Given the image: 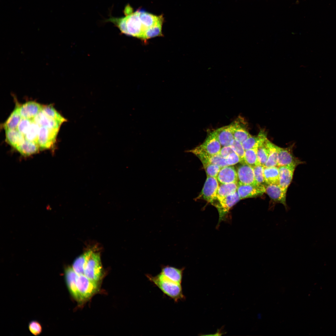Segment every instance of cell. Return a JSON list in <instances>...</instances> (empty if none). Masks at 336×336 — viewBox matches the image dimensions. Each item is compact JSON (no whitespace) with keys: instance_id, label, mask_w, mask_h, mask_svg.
Masks as SVG:
<instances>
[{"instance_id":"6da1fadb","label":"cell","mask_w":336,"mask_h":336,"mask_svg":"<svg viewBox=\"0 0 336 336\" xmlns=\"http://www.w3.org/2000/svg\"><path fill=\"white\" fill-rule=\"evenodd\" d=\"M125 16L121 17H110L106 22L113 23L121 32L125 35L142 39L145 30L140 20L138 11L132 12L129 5L124 10Z\"/></svg>"},{"instance_id":"7a4b0ae2","label":"cell","mask_w":336,"mask_h":336,"mask_svg":"<svg viewBox=\"0 0 336 336\" xmlns=\"http://www.w3.org/2000/svg\"><path fill=\"white\" fill-rule=\"evenodd\" d=\"M146 276L150 282L175 302L184 298L181 284L169 280L160 273L155 276L149 274Z\"/></svg>"},{"instance_id":"3957f363","label":"cell","mask_w":336,"mask_h":336,"mask_svg":"<svg viewBox=\"0 0 336 336\" xmlns=\"http://www.w3.org/2000/svg\"><path fill=\"white\" fill-rule=\"evenodd\" d=\"M102 272L100 254L92 251L87 259L84 275L90 279L97 282L102 277Z\"/></svg>"},{"instance_id":"277c9868","label":"cell","mask_w":336,"mask_h":336,"mask_svg":"<svg viewBox=\"0 0 336 336\" xmlns=\"http://www.w3.org/2000/svg\"><path fill=\"white\" fill-rule=\"evenodd\" d=\"M221 145L214 131L210 133L205 141L201 145L194 148L186 151L194 154L197 152L203 153L210 156L219 153Z\"/></svg>"},{"instance_id":"5b68a950","label":"cell","mask_w":336,"mask_h":336,"mask_svg":"<svg viewBox=\"0 0 336 336\" xmlns=\"http://www.w3.org/2000/svg\"><path fill=\"white\" fill-rule=\"evenodd\" d=\"M77 284L82 301L91 297L98 289L97 282L90 279L85 275H78Z\"/></svg>"},{"instance_id":"8992f818","label":"cell","mask_w":336,"mask_h":336,"mask_svg":"<svg viewBox=\"0 0 336 336\" xmlns=\"http://www.w3.org/2000/svg\"><path fill=\"white\" fill-rule=\"evenodd\" d=\"M216 178L207 176L202 190L197 199H203L212 204L217 199L219 186Z\"/></svg>"},{"instance_id":"52a82bcc","label":"cell","mask_w":336,"mask_h":336,"mask_svg":"<svg viewBox=\"0 0 336 336\" xmlns=\"http://www.w3.org/2000/svg\"><path fill=\"white\" fill-rule=\"evenodd\" d=\"M240 199L236 191L213 204L217 208L219 212V219L218 224L225 219L230 209Z\"/></svg>"},{"instance_id":"ba28073f","label":"cell","mask_w":336,"mask_h":336,"mask_svg":"<svg viewBox=\"0 0 336 336\" xmlns=\"http://www.w3.org/2000/svg\"><path fill=\"white\" fill-rule=\"evenodd\" d=\"M59 129L40 127L38 144L42 149H48L54 144Z\"/></svg>"},{"instance_id":"9c48e42d","label":"cell","mask_w":336,"mask_h":336,"mask_svg":"<svg viewBox=\"0 0 336 336\" xmlns=\"http://www.w3.org/2000/svg\"><path fill=\"white\" fill-rule=\"evenodd\" d=\"M237 184V191L240 199L260 196L265 193V186L263 185Z\"/></svg>"},{"instance_id":"30bf717a","label":"cell","mask_w":336,"mask_h":336,"mask_svg":"<svg viewBox=\"0 0 336 336\" xmlns=\"http://www.w3.org/2000/svg\"><path fill=\"white\" fill-rule=\"evenodd\" d=\"M278 159L277 166L295 165L296 166L304 163L293 153L292 147L282 148L278 146Z\"/></svg>"},{"instance_id":"8fae6325","label":"cell","mask_w":336,"mask_h":336,"mask_svg":"<svg viewBox=\"0 0 336 336\" xmlns=\"http://www.w3.org/2000/svg\"><path fill=\"white\" fill-rule=\"evenodd\" d=\"M64 273L66 284L70 294L77 301H83L77 286V279L78 275L72 267L69 266L65 268Z\"/></svg>"},{"instance_id":"7c38bea8","label":"cell","mask_w":336,"mask_h":336,"mask_svg":"<svg viewBox=\"0 0 336 336\" xmlns=\"http://www.w3.org/2000/svg\"><path fill=\"white\" fill-rule=\"evenodd\" d=\"M237 173V183L244 184L256 185L253 167L245 163H243L238 168Z\"/></svg>"},{"instance_id":"4fadbf2b","label":"cell","mask_w":336,"mask_h":336,"mask_svg":"<svg viewBox=\"0 0 336 336\" xmlns=\"http://www.w3.org/2000/svg\"><path fill=\"white\" fill-rule=\"evenodd\" d=\"M287 190L275 184H267L265 186V193L274 202L282 204L286 209V195Z\"/></svg>"},{"instance_id":"5bb4252c","label":"cell","mask_w":336,"mask_h":336,"mask_svg":"<svg viewBox=\"0 0 336 336\" xmlns=\"http://www.w3.org/2000/svg\"><path fill=\"white\" fill-rule=\"evenodd\" d=\"M43 105L34 101L26 102L16 108L22 118L33 119L42 109Z\"/></svg>"},{"instance_id":"9a60e30c","label":"cell","mask_w":336,"mask_h":336,"mask_svg":"<svg viewBox=\"0 0 336 336\" xmlns=\"http://www.w3.org/2000/svg\"><path fill=\"white\" fill-rule=\"evenodd\" d=\"M297 166L288 165L278 167L279 177V185L287 190L292 180L294 172Z\"/></svg>"},{"instance_id":"2e32d148","label":"cell","mask_w":336,"mask_h":336,"mask_svg":"<svg viewBox=\"0 0 336 336\" xmlns=\"http://www.w3.org/2000/svg\"><path fill=\"white\" fill-rule=\"evenodd\" d=\"M217 178L221 184L237 183L238 181L237 172L234 168L231 166L221 168Z\"/></svg>"},{"instance_id":"e0dca14e","label":"cell","mask_w":336,"mask_h":336,"mask_svg":"<svg viewBox=\"0 0 336 336\" xmlns=\"http://www.w3.org/2000/svg\"><path fill=\"white\" fill-rule=\"evenodd\" d=\"M184 268H179L169 266H164L161 268V274L167 278L176 283L181 284Z\"/></svg>"},{"instance_id":"ac0fdd59","label":"cell","mask_w":336,"mask_h":336,"mask_svg":"<svg viewBox=\"0 0 336 336\" xmlns=\"http://www.w3.org/2000/svg\"><path fill=\"white\" fill-rule=\"evenodd\" d=\"M214 132L223 147L230 146L231 142L234 139L231 124L219 128Z\"/></svg>"},{"instance_id":"d6986e66","label":"cell","mask_w":336,"mask_h":336,"mask_svg":"<svg viewBox=\"0 0 336 336\" xmlns=\"http://www.w3.org/2000/svg\"><path fill=\"white\" fill-rule=\"evenodd\" d=\"M33 121L40 127L59 129L61 124L45 114L42 110L33 119Z\"/></svg>"},{"instance_id":"ffe728a7","label":"cell","mask_w":336,"mask_h":336,"mask_svg":"<svg viewBox=\"0 0 336 336\" xmlns=\"http://www.w3.org/2000/svg\"><path fill=\"white\" fill-rule=\"evenodd\" d=\"M239 119L236 120L231 125L234 139L242 143L251 135L244 126V124L240 122Z\"/></svg>"},{"instance_id":"44dd1931","label":"cell","mask_w":336,"mask_h":336,"mask_svg":"<svg viewBox=\"0 0 336 336\" xmlns=\"http://www.w3.org/2000/svg\"><path fill=\"white\" fill-rule=\"evenodd\" d=\"M138 11L140 20L145 31L148 28L159 22L163 21V17L161 16H157L142 10H138Z\"/></svg>"},{"instance_id":"7402d4cb","label":"cell","mask_w":336,"mask_h":336,"mask_svg":"<svg viewBox=\"0 0 336 336\" xmlns=\"http://www.w3.org/2000/svg\"><path fill=\"white\" fill-rule=\"evenodd\" d=\"M264 174L267 184L279 185V172L278 166H264Z\"/></svg>"},{"instance_id":"603a6c76","label":"cell","mask_w":336,"mask_h":336,"mask_svg":"<svg viewBox=\"0 0 336 336\" xmlns=\"http://www.w3.org/2000/svg\"><path fill=\"white\" fill-rule=\"evenodd\" d=\"M267 139L265 132L262 130L257 135H251L242 143L244 149L246 150L258 147Z\"/></svg>"},{"instance_id":"cb8c5ba5","label":"cell","mask_w":336,"mask_h":336,"mask_svg":"<svg viewBox=\"0 0 336 336\" xmlns=\"http://www.w3.org/2000/svg\"><path fill=\"white\" fill-rule=\"evenodd\" d=\"M5 130L7 142L15 148L25 140V136L17 129Z\"/></svg>"},{"instance_id":"d4e9b609","label":"cell","mask_w":336,"mask_h":336,"mask_svg":"<svg viewBox=\"0 0 336 336\" xmlns=\"http://www.w3.org/2000/svg\"><path fill=\"white\" fill-rule=\"evenodd\" d=\"M92 250H89L77 257L73 262L72 268L78 275H84L85 269L88 258Z\"/></svg>"},{"instance_id":"484cf974","label":"cell","mask_w":336,"mask_h":336,"mask_svg":"<svg viewBox=\"0 0 336 336\" xmlns=\"http://www.w3.org/2000/svg\"><path fill=\"white\" fill-rule=\"evenodd\" d=\"M237 183L221 184L218 189L216 201L217 202L220 201L227 196L237 191Z\"/></svg>"},{"instance_id":"4316f807","label":"cell","mask_w":336,"mask_h":336,"mask_svg":"<svg viewBox=\"0 0 336 336\" xmlns=\"http://www.w3.org/2000/svg\"><path fill=\"white\" fill-rule=\"evenodd\" d=\"M266 142L269 150V155L264 167L277 166L278 155V146L267 139L266 140Z\"/></svg>"},{"instance_id":"83f0119b","label":"cell","mask_w":336,"mask_h":336,"mask_svg":"<svg viewBox=\"0 0 336 336\" xmlns=\"http://www.w3.org/2000/svg\"><path fill=\"white\" fill-rule=\"evenodd\" d=\"M39 147L35 142L25 139V141L16 149L22 155L28 156L37 152Z\"/></svg>"},{"instance_id":"f1b7e54d","label":"cell","mask_w":336,"mask_h":336,"mask_svg":"<svg viewBox=\"0 0 336 336\" xmlns=\"http://www.w3.org/2000/svg\"><path fill=\"white\" fill-rule=\"evenodd\" d=\"M22 118L16 108L3 124V127L5 130L16 129Z\"/></svg>"},{"instance_id":"f546056e","label":"cell","mask_w":336,"mask_h":336,"mask_svg":"<svg viewBox=\"0 0 336 336\" xmlns=\"http://www.w3.org/2000/svg\"><path fill=\"white\" fill-rule=\"evenodd\" d=\"M257 147L245 150L244 161L245 163L253 167L261 165L259 161L257 155Z\"/></svg>"},{"instance_id":"4dcf8cb0","label":"cell","mask_w":336,"mask_h":336,"mask_svg":"<svg viewBox=\"0 0 336 336\" xmlns=\"http://www.w3.org/2000/svg\"><path fill=\"white\" fill-rule=\"evenodd\" d=\"M46 115L62 124L67 121L66 119L61 116L50 105L43 106L41 110Z\"/></svg>"},{"instance_id":"1f68e13d","label":"cell","mask_w":336,"mask_h":336,"mask_svg":"<svg viewBox=\"0 0 336 336\" xmlns=\"http://www.w3.org/2000/svg\"><path fill=\"white\" fill-rule=\"evenodd\" d=\"M40 128V127L33 120L25 136V139L35 142L38 144V139Z\"/></svg>"},{"instance_id":"d6a6232c","label":"cell","mask_w":336,"mask_h":336,"mask_svg":"<svg viewBox=\"0 0 336 336\" xmlns=\"http://www.w3.org/2000/svg\"><path fill=\"white\" fill-rule=\"evenodd\" d=\"M266 140L258 146L257 149L259 161L260 164L264 166L268 160L269 155V150L266 143Z\"/></svg>"},{"instance_id":"836d02e7","label":"cell","mask_w":336,"mask_h":336,"mask_svg":"<svg viewBox=\"0 0 336 336\" xmlns=\"http://www.w3.org/2000/svg\"><path fill=\"white\" fill-rule=\"evenodd\" d=\"M162 22H159L148 28L145 32L142 39L146 40L161 35Z\"/></svg>"},{"instance_id":"e575fe53","label":"cell","mask_w":336,"mask_h":336,"mask_svg":"<svg viewBox=\"0 0 336 336\" xmlns=\"http://www.w3.org/2000/svg\"><path fill=\"white\" fill-rule=\"evenodd\" d=\"M230 146L239 156L240 159V162L242 164L245 163L244 161L245 150L242 143L234 139L231 142Z\"/></svg>"},{"instance_id":"d590c367","label":"cell","mask_w":336,"mask_h":336,"mask_svg":"<svg viewBox=\"0 0 336 336\" xmlns=\"http://www.w3.org/2000/svg\"><path fill=\"white\" fill-rule=\"evenodd\" d=\"M264 166L261 165L253 167L255 180L259 184L265 185H267L265 183L264 174Z\"/></svg>"},{"instance_id":"8d00e7d4","label":"cell","mask_w":336,"mask_h":336,"mask_svg":"<svg viewBox=\"0 0 336 336\" xmlns=\"http://www.w3.org/2000/svg\"><path fill=\"white\" fill-rule=\"evenodd\" d=\"M28 328L30 332L34 336L39 335L42 332V324L36 320H32L30 321L28 324Z\"/></svg>"},{"instance_id":"74e56055","label":"cell","mask_w":336,"mask_h":336,"mask_svg":"<svg viewBox=\"0 0 336 336\" xmlns=\"http://www.w3.org/2000/svg\"><path fill=\"white\" fill-rule=\"evenodd\" d=\"M209 162L210 163L218 166L221 168L228 166L226 162V158L222 156L219 153L210 156Z\"/></svg>"},{"instance_id":"f35d334b","label":"cell","mask_w":336,"mask_h":336,"mask_svg":"<svg viewBox=\"0 0 336 336\" xmlns=\"http://www.w3.org/2000/svg\"><path fill=\"white\" fill-rule=\"evenodd\" d=\"M203 166L207 176L217 178L221 167L211 163H208Z\"/></svg>"},{"instance_id":"ab89813d","label":"cell","mask_w":336,"mask_h":336,"mask_svg":"<svg viewBox=\"0 0 336 336\" xmlns=\"http://www.w3.org/2000/svg\"><path fill=\"white\" fill-rule=\"evenodd\" d=\"M32 121V119L22 118L18 125L17 129L25 136Z\"/></svg>"},{"instance_id":"60d3db41","label":"cell","mask_w":336,"mask_h":336,"mask_svg":"<svg viewBox=\"0 0 336 336\" xmlns=\"http://www.w3.org/2000/svg\"><path fill=\"white\" fill-rule=\"evenodd\" d=\"M226 160L228 166H232L240 162L239 157L235 152L230 154L226 158Z\"/></svg>"},{"instance_id":"b9f144b4","label":"cell","mask_w":336,"mask_h":336,"mask_svg":"<svg viewBox=\"0 0 336 336\" xmlns=\"http://www.w3.org/2000/svg\"><path fill=\"white\" fill-rule=\"evenodd\" d=\"M234 152V151L230 146H224L221 148L219 154L224 158H226L230 154Z\"/></svg>"}]
</instances>
